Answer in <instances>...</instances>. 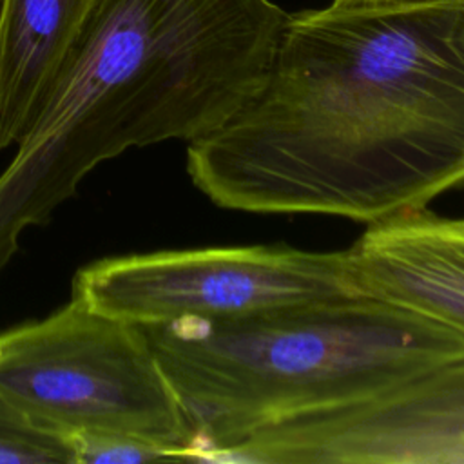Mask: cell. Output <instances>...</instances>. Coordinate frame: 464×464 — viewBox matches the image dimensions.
Here are the masks:
<instances>
[{
  "mask_svg": "<svg viewBox=\"0 0 464 464\" xmlns=\"http://www.w3.org/2000/svg\"><path fill=\"white\" fill-rule=\"evenodd\" d=\"M410 2H424V0H334L335 5H392V4H410Z\"/></svg>",
  "mask_w": 464,
  "mask_h": 464,
  "instance_id": "cell-11",
  "label": "cell"
},
{
  "mask_svg": "<svg viewBox=\"0 0 464 464\" xmlns=\"http://www.w3.org/2000/svg\"><path fill=\"white\" fill-rule=\"evenodd\" d=\"M218 462H464V357L379 395L256 431Z\"/></svg>",
  "mask_w": 464,
  "mask_h": 464,
  "instance_id": "cell-6",
  "label": "cell"
},
{
  "mask_svg": "<svg viewBox=\"0 0 464 464\" xmlns=\"http://www.w3.org/2000/svg\"><path fill=\"white\" fill-rule=\"evenodd\" d=\"M353 295L364 292L352 248L256 245L103 257L76 272L71 299L134 324H161Z\"/></svg>",
  "mask_w": 464,
  "mask_h": 464,
  "instance_id": "cell-5",
  "label": "cell"
},
{
  "mask_svg": "<svg viewBox=\"0 0 464 464\" xmlns=\"http://www.w3.org/2000/svg\"><path fill=\"white\" fill-rule=\"evenodd\" d=\"M290 14L272 0H98L0 174V272L100 163L194 141L265 87Z\"/></svg>",
  "mask_w": 464,
  "mask_h": 464,
  "instance_id": "cell-2",
  "label": "cell"
},
{
  "mask_svg": "<svg viewBox=\"0 0 464 464\" xmlns=\"http://www.w3.org/2000/svg\"><path fill=\"white\" fill-rule=\"evenodd\" d=\"M0 393L67 439H136L190 460L192 428L143 326L74 299L0 332Z\"/></svg>",
  "mask_w": 464,
  "mask_h": 464,
  "instance_id": "cell-4",
  "label": "cell"
},
{
  "mask_svg": "<svg viewBox=\"0 0 464 464\" xmlns=\"http://www.w3.org/2000/svg\"><path fill=\"white\" fill-rule=\"evenodd\" d=\"M98 0H0V149L18 145L74 54Z\"/></svg>",
  "mask_w": 464,
  "mask_h": 464,
  "instance_id": "cell-8",
  "label": "cell"
},
{
  "mask_svg": "<svg viewBox=\"0 0 464 464\" xmlns=\"http://www.w3.org/2000/svg\"><path fill=\"white\" fill-rule=\"evenodd\" d=\"M140 326L192 428L190 460L464 357V332L366 294Z\"/></svg>",
  "mask_w": 464,
  "mask_h": 464,
  "instance_id": "cell-3",
  "label": "cell"
},
{
  "mask_svg": "<svg viewBox=\"0 0 464 464\" xmlns=\"http://www.w3.org/2000/svg\"><path fill=\"white\" fill-rule=\"evenodd\" d=\"M74 450V464L102 462H149L178 459L174 451L125 437L112 435H74L71 437Z\"/></svg>",
  "mask_w": 464,
  "mask_h": 464,
  "instance_id": "cell-10",
  "label": "cell"
},
{
  "mask_svg": "<svg viewBox=\"0 0 464 464\" xmlns=\"http://www.w3.org/2000/svg\"><path fill=\"white\" fill-rule=\"evenodd\" d=\"M350 248L366 295L464 332V218L404 212L368 225Z\"/></svg>",
  "mask_w": 464,
  "mask_h": 464,
  "instance_id": "cell-7",
  "label": "cell"
},
{
  "mask_svg": "<svg viewBox=\"0 0 464 464\" xmlns=\"http://www.w3.org/2000/svg\"><path fill=\"white\" fill-rule=\"evenodd\" d=\"M214 205L379 223L464 185V0L290 14L259 94L187 143Z\"/></svg>",
  "mask_w": 464,
  "mask_h": 464,
  "instance_id": "cell-1",
  "label": "cell"
},
{
  "mask_svg": "<svg viewBox=\"0 0 464 464\" xmlns=\"http://www.w3.org/2000/svg\"><path fill=\"white\" fill-rule=\"evenodd\" d=\"M0 464H74L71 439L44 430L0 393Z\"/></svg>",
  "mask_w": 464,
  "mask_h": 464,
  "instance_id": "cell-9",
  "label": "cell"
}]
</instances>
